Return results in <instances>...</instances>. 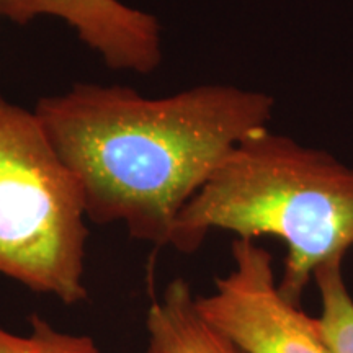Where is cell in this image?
Masks as SVG:
<instances>
[{
  "label": "cell",
  "mask_w": 353,
  "mask_h": 353,
  "mask_svg": "<svg viewBox=\"0 0 353 353\" xmlns=\"http://www.w3.org/2000/svg\"><path fill=\"white\" fill-rule=\"evenodd\" d=\"M273 107L272 95L228 83L162 99L77 83L33 112L81 187L87 219L164 247L187 203L242 139L267 130Z\"/></svg>",
  "instance_id": "6da1fadb"
},
{
  "label": "cell",
  "mask_w": 353,
  "mask_h": 353,
  "mask_svg": "<svg viewBox=\"0 0 353 353\" xmlns=\"http://www.w3.org/2000/svg\"><path fill=\"white\" fill-rule=\"evenodd\" d=\"M216 229L286 247L278 290L301 304L317 268L353 247V167L267 128L242 139L175 221L170 247L192 254Z\"/></svg>",
  "instance_id": "7a4b0ae2"
},
{
  "label": "cell",
  "mask_w": 353,
  "mask_h": 353,
  "mask_svg": "<svg viewBox=\"0 0 353 353\" xmlns=\"http://www.w3.org/2000/svg\"><path fill=\"white\" fill-rule=\"evenodd\" d=\"M81 187L34 112L0 95V275L64 304L87 299Z\"/></svg>",
  "instance_id": "3957f363"
},
{
  "label": "cell",
  "mask_w": 353,
  "mask_h": 353,
  "mask_svg": "<svg viewBox=\"0 0 353 353\" xmlns=\"http://www.w3.org/2000/svg\"><path fill=\"white\" fill-rule=\"evenodd\" d=\"M232 270L208 296H195L200 316L241 353H334L317 317L278 290L272 254L254 239L232 242Z\"/></svg>",
  "instance_id": "277c9868"
},
{
  "label": "cell",
  "mask_w": 353,
  "mask_h": 353,
  "mask_svg": "<svg viewBox=\"0 0 353 353\" xmlns=\"http://www.w3.org/2000/svg\"><path fill=\"white\" fill-rule=\"evenodd\" d=\"M0 15L17 25L44 15L64 20L110 69L148 76L162 63L159 20L120 0H2Z\"/></svg>",
  "instance_id": "5b68a950"
},
{
  "label": "cell",
  "mask_w": 353,
  "mask_h": 353,
  "mask_svg": "<svg viewBox=\"0 0 353 353\" xmlns=\"http://www.w3.org/2000/svg\"><path fill=\"white\" fill-rule=\"evenodd\" d=\"M145 353H241L198 312L195 294L182 278L154 299L145 319Z\"/></svg>",
  "instance_id": "8992f818"
},
{
  "label": "cell",
  "mask_w": 353,
  "mask_h": 353,
  "mask_svg": "<svg viewBox=\"0 0 353 353\" xmlns=\"http://www.w3.org/2000/svg\"><path fill=\"white\" fill-rule=\"evenodd\" d=\"M343 260H334L312 275L321 293V332L334 353H353V298L342 270Z\"/></svg>",
  "instance_id": "52a82bcc"
},
{
  "label": "cell",
  "mask_w": 353,
  "mask_h": 353,
  "mask_svg": "<svg viewBox=\"0 0 353 353\" xmlns=\"http://www.w3.org/2000/svg\"><path fill=\"white\" fill-rule=\"evenodd\" d=\"M0 353H101L90 335L56 329L38 314L30 319V334L21 335L0 325Z\"/></svg>",
  "instance_id": "ba28073f"
},
{
  "label": "cell",
  "mask_w": 353,
  "mask_h": 353,
  "mask_svg": "<svg viewBox=\"0 0 353 353\" xmlns=\"http://www.w3.org/2000/svg\"><path fill=\"white\" fill-rule=\"evenodd\" d=\"M0 7H2V0H0ZM0 17H2V15H0Z\"/></svg>",
  "instance_id": "9c48e42d"
}]
</instances>
